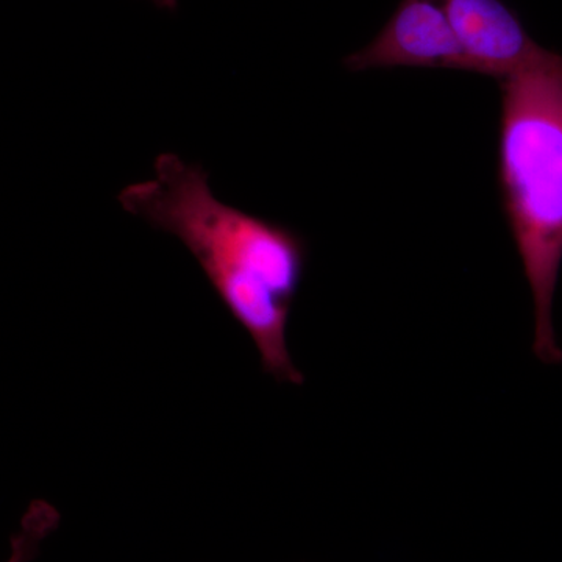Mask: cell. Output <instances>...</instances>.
Segmentation results:
<instances>
[{
    "instance_id": "1",
    "label": "cell",
    "mask_w": 562,
    "mask_h": 562,
    "mask_svg": "<svg viewBox=\"0 0 562 562\" xmlns=\"http://www.w3.org/2000/svg\"><path fill=\"white\" fill-rule=\"evenodd\" d=\"M154 171L120 192L122 209L179 239L249 335L266 375L301 386L305 375L288 346V324L308 268V239L222 202L209 172L179 155H158Z\"/></svg>"
},
{
    "instance_id": "3",
    "label": "cell",
    "mask_w": 562,
    "mask_h": 562,
    "mask_svg": "<svg viewBox=\"0 0 562 562\" xmlns=\"http://www.w3.org/2000/svg\"><path fill=\"white\" fill-rule=\"evenodd\" d=\"M344 66L351 72L401 66L471 72L442 0H402L372 43L346 57Z\"/></svg>"
},
{
    "instance_id": "4",
    "label": "cell",
    "mask_w": 562,
    "mask_h": 562,
    "mask_svg": "<svg viewBox=\"0 0 562 562\" xmlns=\"http://www.w3.org/2000/svg\"><path fill=\"white\" fill-rule=\"evenodd\" d=\"M471 72L502 80L541 65L549 49L528 35L503 0H442Z\"/></svg>"
},
{
    "instance_id": "5",
    "label": "cell",
    "mask_w": 562,
    "mask_h": 562,
    "mask_svg": "<svg viewBox=\"0 0 562 562\" xmlns=\"http://www.w3.org/2000/svg\"><path fill=\"white\" fill-rule=\"evenodd\" d=\"M58 513L49 503L33 502L21 520V530L11 538L7 562H31L40 552L41 542L57 528Z\"/></svg>"
},
{
    "instance_id": "2",
    "label": "cell",
    "mask_w": 562,
    "mask_h": 562,
    "mask_svg": "<svg viewBox=\"0 0 562 562\" xmlns=\"http://www.w3.org/2000/svg\"><path fill=\"white\" fill-rule=\"evenodd\" d=\"M501 81L497 181L535 312L532 353L561 364L553 301L562 266V55Z\"/></svg>"
},
{
    "instance_id": "6",
    "label": "cell",
    "mask_w": 562,
    "mask_h": 562,
    "mask_svg": "<svg viewBox=\"0 0 562 562\" xmlns=\"http://www.w3.org/2000/svg\"><path fill=\"white\" fill-rule=\"evenodd\" d=\"M150 2L165 10H173L177 7V0H150Z\"/></svg>"
}]
</instances>
